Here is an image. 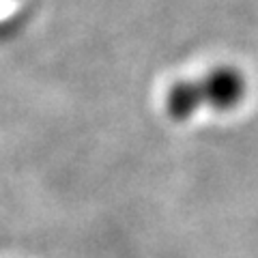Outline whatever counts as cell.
<instances>
[{"mask_svg": "<svg viewBox=\"0 0 258 258\" xmlns=\"http://www.w3.org/2000/svg\"><path fill=\"white\" fill-rule=\"evenodd\" d=\"M200 91H203L205 108H211L217 112L235 110L245 97L247 82L245 76L237 67L230 64H220L213 67L209 74L198 78Z\"/></svg>", "mask_w": 258, "mask_h": 258, "instance_id": "6da1fadb", "label": "cell"}, {"mask_svg": "<svg viewBox=\"0 0 258 258\" xmlns=\"http://www.w3.org/2000/svg\"><path fill=\"white\" fill-rule=\"evenodd\" d=\"M205 108L198 80H179L166 95V110L174 120H189Z\"/></svg>", "mask_w": 258, "mask_h": 258, "instance_id": "7a4b0ae2", "label": "cell"}]
</instances>
